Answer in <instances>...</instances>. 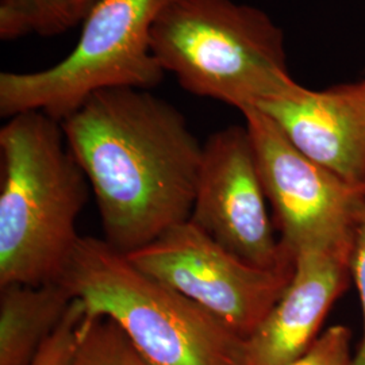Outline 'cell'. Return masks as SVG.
Here are the masks:
<instances>
[{
	"instance_id": "52a82bcc",
	"label": "cell",
	"mask_w": 365,
	"mask_h": 365,
	"mask_svg": "<svg viewBox=\"0 0 365 365\" xmlns=\"http://www.w3.org/2000/svg\"><path fill=\"white\" fill-rule=\"evenodd\" d=\"M241 114L280 241L294 255L309 249L351 252L365 185H352L304 156L260 110Z\"/></svg>"
},
{
	"instance_id": "9a60e30c",
	"label": "cell",
	"mask_w": 365,
	"mask_h": 365,
	"mask_svg": "<svg viewBox=\"0 0 365 365\" xmlns=\"http://www.w3.org/2000/svg\"><path fill=\"white\" fill-rule=\"evenodd\" d=\"M351 330L342 325L327 329L313 346L289 365H352Z\"/></svg>"
},
{
	"instance_id": "8fae6325",
	"label": "cell",
	"mask_w": 365,
	"mask_h": 365,
	"mask_svg": "<svg viewBox=\"0 0 365 365\" xmlns=\"http://www.w3.org/2000/svg\"><path fill=\"white\" fill-rule=\"evenodd\" d=\"M60 282L0 287V365H29L73 302Z\"/></svg>"
},
{
	"instance_id": "277c9868",
	"label": "cell",
	"mask_w": 365,
	"mask_h": 365,
	"mask_svg": "<svg viewBox=\"0 0 365 365\" xmlns=\"http://www.w3.org/2000/svg\"><path fill=\"white\" fill-rule=\"evenodd\" d=\"M57 282L86 318L115 321L152 365H248L247 339L105 240L80 237Z\"/></svg>"
},
{
	"instance_id": "3957f363",
	"label": "cell",
	"mask_w": 365,
	"mask_h": 365,
	"mask_svg": "<svg viewBox=\"0 0 365 365\" xmlns=\"http://www.w3.org/2000/svg\"><path fill=\"white\" fill-rule=\"evenodd\" d=\"M164 72L187 92L241 113L295 91L282 29L233 0H168L150 30Z\"/></svg>"
},
{
	"instance_id": "6da1fadb",
	"label": "cell",
	"mask_w": 365,
	"mask_h": 365,
	"mask_svg": "<svg viewBox=\"0 0 365 365\" xmlns=\"http://www.w3.org/2000/svg\"><path fill=\"white\" fill-rule=\"evenodd\" d=\"M61 125L108 245L130 255L191 218L203 144L175 106L149 90H106Z\"/></svg>"
},
{
	"instance_id": "5bb4252c",
	"label": "cell",
	"mask_w": 365,
	"mask_h": 365,
	"mask_svg": "<svg viewBox=\"0 0 365 365\" xmlns=\"http://www.w3.org/2000/svg\"><path fill=\"white\" fill-rule=\"evenodd\" d=\"M86 318L83 303L73 299L66 318L29 365H68L76 351L81 336V327Z\"/></svg>"
},
{
	"instance_id": "7c38bea8",
	"label": "cell",
	"mask_w": 365,
	"mask_h": 365,
	"mask_svg": "<svg viewBox=\"0 0 365 365\" xmlns=\"http://www.w3.org/2000/svg\"><path fill=\"white\" fill-rule=\"evenodd\" d=\"M88 11L86 0H0V38L61 34Z\"/></svg>"
},
{
	"instance_id": "9c48e42d",
	"label": "cell",
	"mask_w": 365,
	"mask_h": 365,
	"mask_svg": "<svg viewBox=\"0 0 365 365\" xmlns=\"http://www.w3.org/2000/svg\"><path fill=\"white\" fill-rule=\"evenodd\" d=\"M299 152L352 185H365V80L324 91L299 86L259 106Z\"/></svg>"
},
{
	"instance_id": "e0dca14e",
	"label": "cell",
	"mask_w": 365,
	"mask_h": 365,
	"mask_svg": "<svg viewBox=\"0 0 365 365\" xmlns=\"http://www.w3.org/2000/svg\"><path fill=\"white\" fill-rule=\"evenodd\" d=\"M95 1H96V0H86V3H87V6H88V7H90V9H91L92 4H93V3H95Z\"/></svg>"
},
{
	"instance_id": "2e32d148",
	"label": "cell",
	"mask_w": 365,
	"mask_h": 365,
	"mask_svg": "<svg viewBox=\"0 0 365 365\" xmlns=\"http://www.w3.org/2000/svg\"><path fill=\"white\" fill-rule=\"evenodd\" d=\"M349 267H351V274L359 289L363 315H364V334L357 352L353 356L352 365H365V191L359 214H357L356 225H354Z\"/></svg>"
},
{
	"instance_id": "5b68a950",
	"label": "cell",
	"mask_w": 365,
	"mask_h": 365,
	"mask_svg": "<svg viewBox=\"0 0 365 365\" xmlns=\"http://www.w3.org/2000/svg\"><path fill=\"white\" fill-rule=\"evenodd\" d=\"M168 0H96L75 49L38 72L0 73V114L41 111L63 122L98 92L150 90L164 78L150 30Z\"/></svg>"
},
{
	"instance_id": "ba28073f",
	"label": "cell",
	"mask_w": 365,
	"mask_h": 365,
	"mask_svg": "<svg viewBox=\"0 0 365 365\" xmlns=\"http://www.w3.org/2000/svg\"><path fill=\"white\" fill-rule=\"evenodd\" d=\"M265 199L247 126L211 134L203 144L190 221L250 265L283 268L295 255L274 238Z\"/></svg>"
},
{
	"instance_id": "30bf717a",
	"label": "cell",
	"mask_w": 365,
	"mask_h": 365,
	"mask_svg": "<svg viewBox=\"0 0 365 365\" xmlns=\"http://www.w3.org/2000/svg\"><path fill=\"white\" fill-rule=\"evenodd\" d=\"M351 252L309 249L295 255V271L282 298L247 339L248 365H289L307 352L329 310L346 289Z\"/></svg>"
},
{
	"instance_id": "7a4b0ae2",
	"label": "cell",
	"mask_w": 365,
	"mask_h": 365,
	"mask_svg": "<svg viewBox=\"0 0 365 365\" xmlns=\"http://www.w3.org/2000/svg\"><path fill=\"white\" fill-rule=\"evenodd\" d=\"M0 287L57 282L78 245L88 180L61 122L27 111L0 130Z\"/></svg>"
},
{
	"instance_id": "4fadbf2b",
	"label": "cell",
	"mask_w": 365,
	"mask_h": 365,
	"mask_svg": "<svg viewBox=\"0 0 365 365\" xmlns=\"http://www.w3.org/2000/svg\"><path fill=\"white\" fill-rule=\"evenodd\" d=\"M68 365H152L108 317L84 318L76 351Z\"/></svg>"
},
{
	"instance_id": "8992f818",
	"label": "cell",
	"mask_w": 365,
	"mask_h": 365,
	"mask_svg": "<svg viewBox=\"0 0 365 365\" xmlns=\"http://www.w3.org/2000/svg\"><path fill=\"white\" fill-rule=\"evenodd\" d=\"M126 256L247 339L282 298L295 271V261L277 269L250 265L190 220Z\"/></svg>"
}]
</instances>
